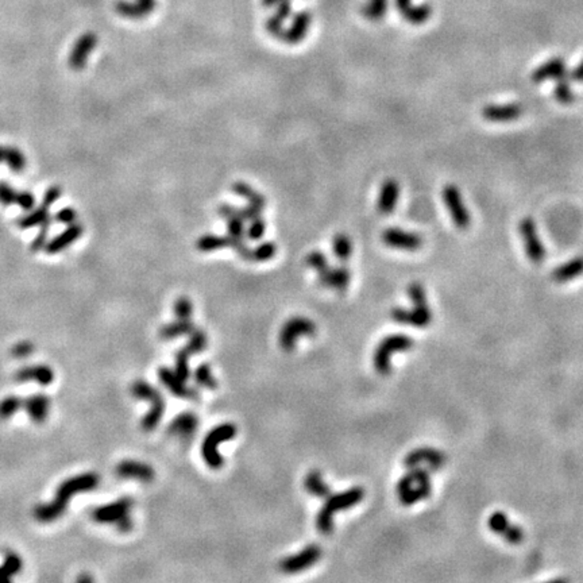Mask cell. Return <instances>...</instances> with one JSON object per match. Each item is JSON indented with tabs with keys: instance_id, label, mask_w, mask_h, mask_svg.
Masks as SVG:
<instances>
[{
	"instance_id": "1",
	"label": "cell",
	"mask_w": 583,
	"mask_h": 583,
	"mask_svg": "<svg viewBox=\"0 0 583 583\" xmlns=\"http://www.w3.org/2000/svg\"><path fill=\"white\" fill-rule=\"evenodd\" d=\"M99 482H100V478L94 472H85L77 477L68 478L58 486L56 496L52 503L41 504L34 509L36 520L43 524L56 521L65 513V510L72 500V496L85 493V491H92L97 488Z\"/></svg>"
},
{
	"instance_id": "2",
	"label": "cell",
	"mask_w": 583,
	"mask_h": 583,
	"mask_svg": "<svg viewBox=\"0 0 583 583\" xmlns=\"http://www.w3.org/2000/svg\"><path fill=\"white\" fill-rule=\"evenodd\" d=\"M365 491L356 486L351 489L330 494L316 516V528L321 535H330L334 529V516L346 509L353 508L363 500Z\"/></svg>"
},
{
	"instance_id": "3",
	"label": "cell",
	"mask_w": 583,
	"mask_h": 583,
	"mask_svg": "<svg viewBox=\"0 0 583 583\" xmlns=\"http://www.w3.org/2000/svg\"><path fill=\"white\" fill-rule=\"evenodd\" d=\"M433 491L431 477L421 466L412 468L397 482V496L402 505L409 507L426 500Z\"/></svg>"
},
{
	"instance_id": "4",
	"label": "cell",
	"mask_w": 583,
	"mask_h": 583,
	"mask_svg": "<svg viewBox=\"0 0 583 583\" xmlns=\"http://www.w3.org/2000/svg\"><path fill=\"white\" fill-rule=\"evenodd\" d=\"M408 295L411 300L414 301V309H402V308H395L392 309V319L404 324V325H412L416 328H426L433 321V312L427 304V296L423 285L419 283H414L408 288Z\"/></svg>"
},
{
	"instance_id": "5",
	"label": "cell",
	"mask_w": 583,
	"mask_h": 583,
	"mask_svg": "<svg viewBox=\"0 0 583 583\" xmlns=\"http://www.w3.org/2000/svg\"><path fill=\"white\" fill-rule=\"evenodd\" d=\"M134 501L132 497H122L111 504L94 508L92 519L100 524H113L120 532H130L132 529V510Z\"/></svg>"
},
{
	"instance_id": "6",
	"label": "cell",
	"mask_w": 583,
	"mask_h": 583,
	"mask_svg": "<svg viewBox=\"0 0 583 583\" xmlns=\"http://www.w3.org/2000/svg\"><path fill=\"white\" fill-rule=\"evenodd\" d=\"M132 393L135 398L145 400L150 404L149 414L142 420V428L145 431L155 430L165 414V400L161 392L145 381H135L132 384Z\"/></svg>"
},
{
	"instance_id": "7",
	"label": "cell",
	"mask_w": 583,
	"mask_h": 583,
	"mask_svg": "<svg viewBox=\"0 0 583 583\" xmlns=\"http://www.w3.org/2000/svg\"><path fill=\"white\" fill-rule=\"evenodd\" d=\"M414 339L404 335V334H395L391 337H386L378 346L374 351V369L377 373L381 376H388L392 373V363L391 359L395 353H404L414 347Z\"/></svg>"
},
{
	"instance_id": "8",
	"label": "cell",
	"mask_w": 583,
	"mask_h": 583,
	"mask_svg": "<svg viewBox=\"0 0 583 583\" xmlns=\"http://www.w3.org/2000/svg\"><path fill=\"white\" fill-rule=\"evenodd\" d=\"M235 435H237V427L231 423L220 424L207 433L202 444V455L209 469L220 470L223 468L225 461L218 451V447L220 443L234 439Z\"/></svg>"
},
{
	"instance_id": "9",
	"label": "cell",
	"mask_w": 583,
	"mask_h": 583,
	"mask_svg": "<svg viewBox=\"0 0 583 583\" xmlns=\"http://www.w3.org/2000/svg\"><path fill=\"white\" fill-rule=\"evenodd\" d=\"M316 334V324L312 320L296 316L288 320L280 331V347L285 353H292L296 349V342L301 337H314Z\"/></svg>"
},
{
	"instance_id": "10",
	"label": "cell",
	"mask_w": 583,
	"mask_h": 583,
	"mask_svg": "<svg viewBox=\"0 0 583 583\" xmlns=\"http://www.w3.org/2000/svg\"><path fill=\"white\" fill-rule=\"evenodd\" d=\"M208 339L207 335L204 331H202L200 328H195L193 332L189 335V342L184 349H181L177 354H176V365H174V372L176 374L180 377L181 379H184L185 382L188 381L189 374V357L202 353L203 350L207 349Z\"/></svg>"
},
{
	"instance_id": "11",
	"label": "cell",
	"mask_w": 583,
	"mask_h": 583,
	"mask_svg": "<svg viewBox=\"0 0 583 583\" xmlns=\"http://www.w3.org/2000/svg\"><path fill=\"white\" fill-rule=\"evenodd\" d=\"M520 234H521L529 261L532 264H542L546 258V248L538 234L536 223L532 218L528 216L520 222Z\"/></svg>"
},
{
	"instance_id": "12",
	"label": "cell",
	"mask_w": 583,
	"mask_h": 583,
	"mask_svg": "<svg viewBox=\"0 0 583 583\" xmlns=\"http://www.w3.org/2000/svg\"><path fill=\"white\" fill-rule=\"evenodd\" d=\"M443 200L451 215L452 222L459 230L469 228L471 223L470 212L462 200L461 190L455 185H447L443 189Z\"/></svg>"
},
{
	"instance_id": "13",
	"label": "cell",
	"mask_w": 583,
	"mask_h": 583,
	"mask_svg": "<svg viewBox=\"0 0 583 583\" xmlns=\"http://www.w3.org/2000/svg\"><path fill=\"white\" fill-rule=\"evenodd\" d=\"M321 558V548L309 545L296 555H290L280 562V570L285 574H297L315 565Z\"/></svg>"
},
{
	"instance_id": "14",
	"label": "cell",
	"mask_w": 583,
	"mask_h": 583,
	"mask_svg": "<svg viewBox=\"0 0 583 583\" xmlns=\"http://www.w3.org/2000/svg\"><path fill=\"white\" fill-rule=\"evenodd\" d=\"M158 378H160L161 384L169 391L171 395H174L178 398H185V400L193 401V402H199L200 393L193 388H188L185 385V381L177 376L176 372L170 370L169 367H161L158 370Z\"/></svg>"
},
{
	"instance_id": "15",
	"label": "cell",
	"mask_w": 583,
	"mask_h": 583,
	"mask_svg": "<svg viewBox=\"0 0 583 583\" xmlns=\"http://www.w3.org/2000/svg\"><path fill=\"white\" fill-rule=\"evenodd\" d=\"M423 463H427V466L431 470H439L444 466L446 456H444L443 452H440L439 450L430 449V447H423V449H417V450L409 452L404 459V466L407 469L419 468Z\"/></svg>"
},
{
	"instance_id": "16",
	"label": "cell",
	"mask_w": 583,
	"mask_h": 583,
	"mask_svg": "<svg viewBox=\"0 0 583 583\" xmlns=\"http://www.w3.org/2000/svg\"><path fill=\"white\" fill-rule=\"evenodd\" d=\"M490 531L503 536L505 542L510 545H519L524 539V532L520 527L510 524L508 517L503 512H494L488 521Z\"/></svg>"
},
{
	"instance_id": "17",
	"label": "cell",
	"mask_w": 583,
	"mask_h": 583,
	"mask_svg": "<svg viewBox=\"0 0 583 583\" xmlns=\"http://www.w3.org/2000/svg\"><path fill=\"white\" fill-rule=\"evenodd\" d=\"M97 45V37L94 36V33H85L81 37L78 38L71 50L69 55V66L73 71H83L87 65V61L91 56V53L94 52V48Z\"/></svg>"
},
{
	"instance_id": "18",
	"label": "cell",
	"mask_w": 583,
	"mask_h": 583,
	"mask_svg": "<svg viewBox=\"0 0 583 583\" xmlns=\"http://www.w3.org/2000/svg\"><path fill=\"white\" fill-rule=\"evenodd\" d=\"M382 241L385 245L405 251H416L423 246V238L420 235L400 228L386 230L382 235Z\"/></svg>"
},
{
	"instance_id": "19",
	"label": "cell",
	"mask_w": 583,
	"mask_h": 583,
	"mask_svg": "<svg viewBox=\"0 0 583 583\" xmlns=\"http://www.w3.org/2000/svg\"><path fill=\"white\" fill-rule=\"evenodd\" d=\"M115 474L122 479H134L139 482H151L155 477L154 469L148 463L138 462V461H123L120 462L116 469Z\"/></svg>"
},
{
	"instance_id": "20",
	"label": "cell",
	"mask_w": 583,
	"mask_h": 583,
	"mask_svg": "<svg viewBox=\"0 0 583 583\" xmlns=\"http://www.w3.org/2000/svg\"><path fill=\"white\" fill-rule=\"evenodd\" d=\"M0 204L4 207L17 204L24 211H31L36 206V197L29 190L19 192L6 181H0Z\"/></svg>"
},
{
	"instance_id": "21",
	"label": "cell",
	"mask_w": 583,
	"mask_h": 583,
	"mask_svg": "<svg viewBox=\"0 0 583 583\" xmlns=\"http://www.w3.org/2000/svg\"><path fill=\"white\" fill-rule=\"evenodd\" d=\"M524 113L523 106L517 103H509V104H490L484 107L482 116L488 122L494 123H508L517 120Z\"/></svg>"
},
{
	"instance_id": "22",
	"label": "cell",
	"mask_w": 583,
	"mask_h": 583,
	"mask_svg": "<svg viewBox=\"0 0 583 583\" xmlns=\"http://www.w3.org/2000/svg\"><path fill=\"white\" fill-rule=\"evenodd\" d=\"M155 6L157 0H118L115 3V11L123 18L142 19L151 14Z\"/></svg>"
},
{
	"instance_id": "23",
	"label": "cell",
	"mask_w": 583,
	"mask_h": 583,
	"mask_svg": "<svg viewBox=\"0 0 583 583\" xmlns=\"http://www.w3.org/2000/svg\"><path fill=\"white\" fill-rule=\"evenodd\" d=\"M197 427H199L197 416L190 412H185V414H178L174 420H171L168 427V433L181 440H188L196 433Z\"/></svg>"
},
{
	"instance_id": "24",
	"label": "cell",
	"mask_w": 583,
	"mask_h": 583,
	"mask_svg": "<svg viewBox=\"0 0 583 583\" xmlns=\"http://www.w3.org/2000/svg\"><path fill=\"white\" fill-rule=\"evenodd\" d=\"M395 7L398 13L411 24H423L431 17L430 6H414L412 0H395Z\"/></svg>"
},
{
	"instance_id": "25",
	"label": "cell",
	"mask_w": 583,
	"mask_h": 583,
	"mask_svg": "<svg viewBox=\"0 0 583 583\" xmlns=\"http://www.w3.org/2000/svg\"><path fill=\"white\" fill-rule=\"evenodd\" d=\"M312 15L308 11H301L292 19V24L283 33V41L289 45H297L304 38L307 37L308 30L311 27Z\"/></svg>"
},
{
	"instance_id": "26",
	"label": "cell",
	"mask_w": 583,
	"mask_h": 583,
	"mask_svg": "<svg viewBox=\"0 0 583 583\" xmlns=\"http://www.w3.org/2000/svg\"><path fill=\"white\" fill-rule=\"evenodd\" d=\"M567 75V66H566L565 59L561 57H555L549 61H547L546 64L540 65L533 73H532V81L533 83H543L546 80H561L565 78Z\"/></svg>"
},
{
	"instance_id": "27",
	"label": "cell",
	"mask_w": 583,
	"mask_h": 583,
	"mask_svg": "<svg viewBox=\"0 0 583 583\" xmlns=\"http://www.w3.org/2000/svg\"><path fill=\"white\" fill-rule=\"evenodd\" d=\"M83 234V226L78 223H73L69 225L66 230H64L61 234H58L56 238H53L50 242H48L45 246V251L48 254H58L61 251H64L65 248H68L69 246L73 245L76 241L81 237Z\"/></svg>"
},
{
	"instance_id": "28",
	"label": "cell",
	"mask_w": 583,
	"mask_h": 583,
	"mask_svg": "<svg viewBox=\"0 0 583 583\" xmlns=\"http://www.w3.org/2000/svg\"><path fill=\"white\" fill-rule=\"evenodd\" d=\"M55 379V372L46 365L26 366L15 373L18 382H37L39 385H49Z\"/></svg>"
},
{
	"instance_id": "29",
	"label": "cell",
	"mask_w": 583,
	"mask_h": 583,
	"mask_svg": "<svg viewBox=\"0 0 583 583\" xmlns=\"http://www.w3.org/2000/svg\"><path fill=\"white\" fill-rule=\"evenodd\" d=\"M318 273H319V283L325 288H334L342 292L349 286V283H350V273L346 267L330 269L327 265L323 269H320Z\"/></svg>"
},
{
	"instance_id": "30",
	"label": "cell",
	"mask_w": 583,
	"mask_h": 583,
	"mask_svg": "<svg viewBox=\"0 0 583 583\" xmlns=\"http://www.w3.org/2000/svg\"><path fill=\"white\" fill-rule=\"evenodd\" d=\"M23 408L34 423H43L49 416L50 400L46 395H34L23 400Z\"/></svg>"
},
{
	"instance_id": "31",
	"label": "cell",
	"mask_w": 583,
	"mask_h": 583,
	"mask_svg": "<svg viewBox=\"0 0 583 583\" xmlns=\"http://www.w3.org/2000/svg\"><path fill=\"white\" fill-rule=\"evenodd\" d=\"M400 196V185L395 180H386L379 192L378 209L382 213H389L395 209Z\"/></svg>"
},
{
	"instance_id": "32",
	"label": "cell",
	"mask_w": 583,
	"mask_h": 583,
	"mask_svg": "<svg viewBox=\"0 0 583 583\" xmlns=\"http://www.w3.org/2000/svg\"><path fill=\"white\" fill-rule=\"evenodd\" d=\"M583 274V257H575L568 262L558 266L552 272L554 281L559 283H568Z\"/></svg>"
},
{
	"instance_id": "33",
	"label": "cell",
	"mask_w": 583,
	"mask_h": 583,
	"mask_svg": "<svg viewBox=\"0 0 583 583\" xmlns=\"http://www.w3.org/2000/svg\"><path fill=\"white\" fill-rule=\"evenodd\" d=\"M0 164H6L14 173H22L27 167V160L18 148L0 146Z\"/></svg>"
},
{
	"instance_id": "34",
	"label": "cell",
	"mask_w": 583,
	"mask_h": 583,
	"mask_svg": "<svg viewBox=\"0 0 583 583\" xmlns=\"http://www.w3.org/2000/svg\"><path fill=\"white\" fill-rule=\"evenodd\" d=\"M304 488L305 490L318 498H327L331 494L330 486L323 479V475L319 470L309 471L304 479Z\"/></svg>"
},
{
	"instance_id": "35",
	"label": "cell",
	"mask_w": 583,
	"mask_h": 583,
	"mask_svg": "<svg viewBox=\"0 0 583 583\" xmlns=\"http://www.w3.org/2000/svg\"><path fill=\"white\" fill-rule=\"evenodd\" d=\"M195 328L196 327L190 319H177L174 323L164 325L160 331V337L164 340H171L184 335H190Z\"/></svg>"
},
{
	"instance_id": "36",
	"label": "cell",
	"mask_w": 583,
	"mask_h": 583,
	"mask_svg": "<svg viewBox=\"0 0 583 583\" xmlns=\"http://www.w3.org/2000/svg\"><path fill=\"white\" fill-rule=\"evenodd\" d=\"M48 220H50L49 207L45 206V204H41L36 209L33 208L30 213H27L24 216H20L17 220V226L20 230H29V228H33V227L42 226Z\"/></svg>"
},
{
	"instance_id": "37",
	"label": "cell",
	"mask_w": 583,
	"mask_h": 583,
	"mask_svg": "<svg viewBox=\"0 0 583 583\" xmlns=\"http://www.w3.org/2000/svg\"><path fill=\"white\" fill-rule=\"evenodd\" d=\"M23 567V562L17 554L8 552L4 558L3 565L0 566V582L11 581Z\"/></svg>"
},
{
	"instance_id": "38",
	"label": "cell",
	"mask_w": 583,
	"mask_h": 583,
	"mask_svg": "<svg viewBox=\"0 0 583 583\" xmlns=\"http://www.w3.org/2000/svg\"><path fill=\"white\" fill-rule=\"evenodd\" d=\"M193 377H195V382L202 388H206L208 391H215L218 388V381L212 374L208 363L199 365L195 370Z\"/></svg>"
},
{
	"instance_id": "39",
	"label": "cell",
	"mask_w": 583,
	"mask_h": 583,
	"mask_svg": "<svg viewBox=\"0 0 583 583\" xmlns=\"http://www.w3.org/2000/svg\"><path fill=\"white\" fill-rule=\"evenodd\" d=\"M23 408V398L8 395L0 401V420H8Z\"/></svg>"
},
{
	"instance_id": "40",
	"label": "cell",
	"mask_w": 583,
	"mask_h": 583,
	"mask_svg": "<svg viewBox=\"0 0 583 583\" xmlns=\"http://www.w3.org/2000/svg\"><path fill=\"white\" fill-rule=\"evenodd\" d=\"M386 11H388V0H369L362 8V14L370 20H379L384 18Z\"/></svg>"
},
{
	"instance_id": "41",
	"label": "cell",
	"mask_w": 583,
	"mask_h": 583,
	"mask_svg": "<svg viewBox=\"0 0 583 583\" xmlns=\"http://www.w3.org/2000/svg\"><path fill=\"white\" fill-rule=\"evenodd\" d=\"M334 253L340 261H347L353 253V244L346 235H337L334 238Z\"/></svg>"
},
{
	"instance_id": "42",
	"label": "cell",
	"mask_w": 583,
	"mask_h": 583,
	"mask_svg": "<svg viewBox=\"0 0 583 583\" xmlns=\"http://www.w3.org/2000/svg\"><path fill=\"white\" fill-rule=\"evenodd\" d=\"M555 97L562 104H570L574 101V92L571 91L566 77L558 80L556 87H555Z\"/></svg>"
},
{
	"instance_id": "43",
	"label": "cell",
	"mask_w": 583,
	"mask_h": 583,
	"mask_svg": "<svg viewBox=\"0 0 583 583\" xmlns=\"http://www.w3.org/2000/svg\"><path fill=\"white\" fill-rule=\"evenodd\" d=\"M228 239H223L219 237H213V235H208V237H203L199 242L197 246L202 251H212V250H218L219 247L227 245Z\"/></svg>"
},
{
	"instance_id": "44",
	"label": "cell",
	"mask_w": 583,
	"mask_h": 583,
	"mask_svg": "<svg viewBox=\"0 0 583 583\" xmlns=\"http://www.w3.org/2000/svg\"><path fill=\"white\" fill-rule=\"evenodd\" d=\"M274 254H276V246L273 244H265L261 247H258L254 253H251V261L264 262L273 258Z\"/></svg>"
},
{
	"instance_id": "45",
	"label": "cell",
	"mask_w": 583,
	"mask_h": 583,
	"mask_svg": "<svg viewBox=\"0 0 583 583\" xmlns=\"http://www.w3.org/2000/svg\"><path fill=\"white\" fill-rule=\"evenodd\" d=\"M192 309L193 307L188 297H180L174 304V312L177 319H190Z\"/></svg>"
},
{
	"instance_id": "46",
	"label": "cell",
	"mask_w": 583,
	"mask_h": 583,
	"mask_svg": "<svg viewBox=\"0 0 583 583\" xmlns=\"http://www.w3.org/2000/svg\"><path fill=\"white\" fill-rule=\"evenodd\" d=\"M49 225H50V220H48V222H45L42 226H41V231H39V234L37 235V238L31 242V251H34V253H37L39 250H42V248H45V246H46V241H48V232H49Z\"/></svg>"
},
{
	"instance_id": "47",
	"label": "cell",
	"mask_w": 583,
	"mask_h": 583,
	"mask_svg": "<svg viewBox=\"0 0 583 583\" xmlns=\"http://www.w3.org/2000/svg\"><path fill=\"white\" fill-rule=\"evenodd\" d=\"M56 220L64 225H73L77 220V212L73 208H62L61 211L57 212Z\"/></svg>"
},
{
	"instance_id": "48",
	"label": "cell",
	"mask_w": 583,
	"mask_h": 583,
	"mask_svg": "<svg viewBox=\"0 0 583 583\" xmlns=\"http://www.w3.org/2000/svg\"><path fill=\"white\" fill-rule=\"evenodd\" d=\"M307 265L308 266H311V267H314L315 270H318L319 272L320 269H323L324 266H327V261H325V257L319 253V251H315V253H311L308 257H307Z\"/></svg>"
},
{
	"instance_id": "49",
	"label": "cell",
	"mask_w": 583,
	"mask_h": 583,
	"mask_svg": "<svg viewBox=\"0 0 583 583\" xmlns=\"http://www.w3.org/2000/svg\"><path fill=\"white\" fill-rule=\"evenodd\" d=\"M61 197V188L59 187H57V185H53V187H50V188H48V190L45 192V195H43V200H42V204H45V206H48V207H50L52 204H55L57 200Z\"/></svg>"
},
{
	"instance_id": "50",
	"label": "cell",
	"mask_w": 583,
	"mask_h": 583,
	"mask_svg": "<svg viewBox=\"0 0 583 583\" xmlns=\"http://www.w3.org/2000/svg\"><path fill=\"white\" fill-rule=\"evenodd\" d=\"M33 351H34V346L30 342H22L13 349V354L17 358L29 357Z\"/></svg>"
},
{
	"instance_id": "51",
	"label": "cell",
	"mask_w": 583,
	"mask_h": 583,
	"mask_svg": "<svg viewBox=\"0 0 583 583\" xmlns=\"http://www.w3.org/2000/svg\"><path fill=\"white\" fill-rule=\"evenodd\" d=\"M265 232V223L262 220L257 219L251 223V227L248 228V237L251 239H260Z\"/></svg>"
},
{
	"instance_id": "52",
	"label": "cell",
	"mask_w": 583,
	"mask_h": 583,
	"mask_svg": "<svg viewBox=\"0 0 583 583\" xmlns=\"http://www.w3.org/2000/svg\"><path fill=\"white\" fill-rule=\"evenodd\" d=\"M570 78L573 81H577V83H583V59L581 61V64L571 72Z\"/></svg>"
},
{
	"instance_id": "53",
	"label": "cell",
	"mask_w": 583,
	"mask_h": 583,
	"mask_svg": "<svg viewBox=\"0 0 583 583\" xmlns=\"http://www.w3.org/2000/svg\"><path fill=\"white\" fill-rule=\"evenodd\" d=\"M283 1L285 0H264V4L266 7H277Z\"/></svg>"
}]
</instances>
